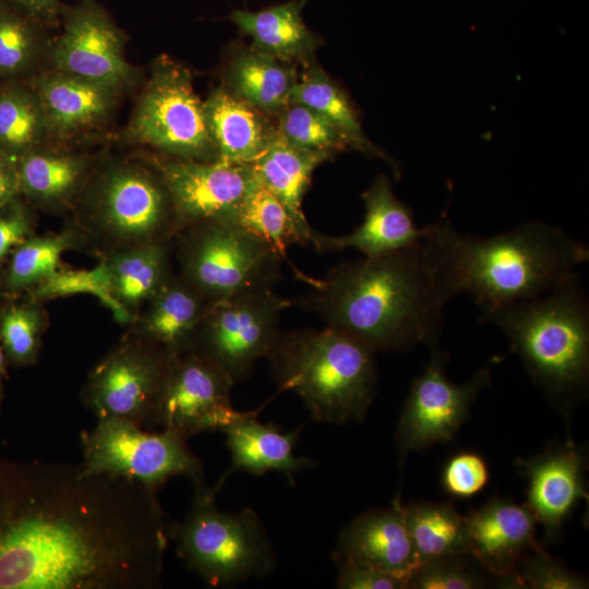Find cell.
Segmentation results:
<instances>
[{"instance_id":"obj_24","label":"cell","mask_w":589,"mask_h":589,"mask_svg":"<svg viewBox=\"0 0 589 589\" xmlns=\"http://www.w3.org/2000/svg\"><path fill=\"white\" fill-rule=\"evenodd\" d=\"M208 303L183 278L172 276L148 301L140 338L175 358L192 351Z\"/></svg>"},{"instance_id":"obj_6","label":"cell","mask_w":589,"mask_h":589,"mask_svg":"<svg viewBox=\"0 0 589 589\" xmlns=\"http://www.w3.org/2000/svg\"><path fill=\"white\" fill-rule=\"evenodd\" d=\"M193 498L183 519L170 527L178 556L213 587H227L271 575L277 561L268 536L252 508L221 512L217 486L193 484Z\"/></svg>"},{"instance_id":"obj_11","label":"cell","mask_w":589,"mask_h":589,"mask_svg":"<svg viewBox=\"0 0 589 589\" xmlns=\"http://www.w3.org/2000/svg\"><path fill=\"white\" fill-rule=\"evenodd\" d=\"M291 301L272 289L212 303L199 327L192 351L209 360L236 384L266 358Z\"/></svg>"},{"instance_id":"obj_4","label":"cell","mask_w":589,"mask_h":589,"mask_svg":"<svg viewBox=\"0 0 589 589\" xmlns=\"http://www.w3.org/2000/svg\"><path fill=\"white\" fill-rule=\"evenodd\" d=\"M497 326L533 384L565 416L589 387V302L579 275L534 299L482 312Z\"/></svg>"},{"instance_id":"obj_16","label":"cell","mask_w":589,"mask_h":589,"mask_svg":"<svg viewBox=\"0 0 589 589\" xmlns=\"http://www.w3.org/2000/svg\"><path fill=\"white\" fill-rule=\"evenodd\" d=\"M169 193L178 232L205 221H233L259 183L250 164L172 159L157 166Z\"/></svg>"},{"instance_id":"obj_12","label":"cell","mask_w":589,"mask_h":589,"mask_svg":"<svg viewBox=\"0 0 589 589\" xmlns=\"http://www.w3.org/2000/svg\"><path fill=\"white\" fill-rule=\"evenodd\" d=\"M172 359L141 338L127 341L92 370L82 402L97 419L125 420L151 430Z\"/></svg>"},{"instance_id":"obj_34","label":"cell","mask_w":589,"mask_h":589,"mask_svg":"<svg viewBox=\"0 0 589 589\" xmlns=\"http://www.w3.org/2000/svg\"><path fill=\"white\" fill-rule=\"evenodd\" d=\"M73 232L31 236L10 254L5 287L11 291L34 288L58 271L61 255L75 245Z\"/></svg>"},{"instance_id":"obj_30","label":"cell","mask_w":589,"mask_h":589,"mask_svg":"<svg viewBox=\"0 0 589 589\" xmlns=\"http://www.w3.org/2000/svg\"><path fill=\"white\" fill-rule=\"evenodd\" d=\"M303 64V72L298 75L291 92L290 104L304 105L320 112L338 128L349 148L387 161L398 175L397 165L364 134L351 101L338 84L313 59Z\"/></svg>"},{"instance_id":"obj_15","label":"cell","mask_w":589,"mask_h":589,"mask_svg":"<svg viewBox=\"0 0 589 589\" xmlns=\"http://www.w3.org/2000/svg\"><path fill=\"white\" fill-rule=\"evenodd\" d=\"M233 385L223 371L194 351L175 357L159 396L155 426L187 438L221 431L252 412L233 408Z\"/></svg>"},{"instance_id":"obj_42","label":"cell","mask_w":589,"mask_h":589,"mask_svg":"<svg viewBox=\"0 0 589 589\" xmlns=\"http://www.w3.org/2000/svg\"><path fill=\"white\" fill-rule=\"evenodd\" d=\"M31 236L29 213L16 197L0 209V266L14 249Z\"/></svg>"},{"instance_id":"obj_28","label":"cell","mask_w":589,"mask_h":589,"mask_svg":"<svg viewBox=\"0 0 589 589\" xmlns=\"http://www.w3.org/2000/svg\"><path fill=\"white\" fill-rule=\"evenodd\" d=\"M87 169L83 156L40 145L17 159L20 194L43 207L65 206L83 189Z\"/></svg>"},{"instance_id":"obj_26","label":"cell","mask_w":589,"mask_h":589,"mask_svg":"<svg viewBox=\"0 0 589 589\" xmlns=\"http://www.w3.org/2000/svg\"><path fill=\"white\" fill-rule=\"evenodd\" d=\"M306 0H289L260 11L235 9L229 20L253 39V47L279 61L304 63L313 59L321 38L304 23Z\"/></svg>"},{"instance_id":"obj_43","label":"cell","mask_w":589,"mask_h":589,"mask_svg":"<svg viewBox=\"0 0 589 589\" xmlns=\"http://www.w3.org/2000/svg\"><path fill=\"white\" fill-rule=\"evenodd\" d=\"M337 588L341 589H405L407 584L380 569L363 564H337Z\"/></svg>"},{"instance_id":"obj_14","label":"cell","mask_w":589,"mask_h":589,"mask_svg":"<svg viewBox=\"0 0 589 589\" xmlns=\"http://www.w3.org/2000/svg\"><path fill=\"white\" fill-rule=\"evenodd\" d=\"M62 31L53 44L51 68L110 87L120 94L136 80L125 55L127 37L97 0L63 4Z\"/></svg>"},{"instance_id":"obj_13","label":"cell","mask_w":589,"mask_h":589,"mask_svg":"<svg viewBox=\"0 0 589 589\" xmlns=\"http://www.w3.org/2000/svg\"><path fill=\"white\" fill-rule=\"evenodd\" d=\"M445 358L433 346L429 363L411 384L395 433L401 462L412 452L452 440L491 382L488 366L462 384L452 382L445 371Z\"/></svg>"},{"instance_id":"obj_35","label":"cell","mask_w":589,"mask_h":589,"mask_svg":"<svg viewBox=\"0 0 589 589\" xmlns=\"http://www.w3.org/2000/svg\"><path fill=\"white\" fill-rule=\"evenodd\" d=\"M43 28L0 0V79L17 81L36 69Z\"/></svg>"},{"instance_id":"obj_32","label":"cell","mask_w":589,"mask_h":589,"mask_svg":"<svg viewBox=\"0 0 589 589\" xmlns=\"http://www.w3.org/2000/svg\"><path fill=\"white\" fill-rule=\"evenodd\" d=\"M46 140L45 115L33 86L17 81L0 86V152L17 160Z\"/></svg>"},{"instance_id":"obj_45","label":"cell","mask_w":589,"mask_h":589,"mask_svg":"<svg viewBox=\"0 0 589 589\" xmlns=\"http://www.w3.org/2000/svg\"><path fill=\"white\" fill-rule=\"evenodd\" d=\"M19 195L17 160L0 152V209Z\"/></svg>"},{"instance_id":"obj_38","label":"cell","mask_w":589,"mask_h":589,"mask_svg":"<svg viewBox=\"0 0 589 589\" xmlns=\"http://www.w3.org/2000/svg\"><path fill=\"white\" fill-rule=\"evenodd\" d=\"M75 293H91L111 310L120 322H128L131 315L111 297L101 263L89 271H57L34 287L36 299H48Z\"/></svg>"},{"instance_id":"obj_5","label":"cell","mask_w":589,"mask_h":589,"mask_svg":"<svg viewBox=\"0 0 589 589\" xmlns=\"http://www.w3.org/2000/svg\"><path fill=\"white\" fill-rule=\"evenodd\" d=\"M376 352L339 329L280 333L267 354L278 393L292 392L314 421L364 419L375 396Z\"/></svg>"},{"instance_id":"obj_27","label":"cell","mask_w":589,"mask_h":589,"mask_svg":"<svg viewBox=\"0 0 589 589\" xmlns=\"http://www.w3.org/2000/svg\"><path fill=\"white\" fill-rule=\"evenodd\" d=\"M167 241L117 248L101 262L111 297L130 315L171 277Z\"/></svg>"},{"instance_id":"obj_46","label":"cell","mask_w":589,"mask_h":589,"mask_svg":"<svg viewBox=\"0 0 589 589\" xmlns=\"http://www.w3.org/2000/svg\"><path fill=\"white\" fill-rule=\"evenodd\" d=\"M5 354L3 352V349L0 347V377L7 375V365H5Z\"/></svg>"},{"instance_id":"obj_41","label":"cell","mask_w":589,"mask_h":589,"mask_svg":"<svg viewBox=\"0 0 589 589\" xmlns=\"http://www.w3.org/2000/svg\"><path fill=\"white\" fill-rule=\"evenodd\" d=\"M489 477L488 465L479 454L461 452L445 464L442 483L452 496L468 498L483 490Z\"/></svg>"},{"instance_id":"obj_1","label":"cell","mask_w":589,"mask_h":589,"mask_svg":"<svg viewBox=\"0 0 589 589\" xmlns=\"http://www.w3.org/2000/svg\"><path fill=\"white\" fill-rule=\"evenodd\" d=\"M155 491L80 465L0 458V589H154L170 539Z\"/></svg>"},{"instance_id":"obj_39","label":"cell","mask_w":589,"mask_h":589,"mask_svg":"<svg viewBox=\"0 0 589 589\" xmlns=\"http://www.w3.org/2000/svg\"><path fill=\"white\" fill-rule=\"evenodd\" d=\"M512 588L585 589L588 581L541 548L529 552L517 563Z\"/></svg>"},{"instance_id":"obj_2","label":"cell","mask_w":589,"mask_h":589,"mask_svg":"<svg viewBox=\"0 0 589 589\" xmlns=\"http://www.w3.org/2000/svg\"><path fill=\"white\" fill-rule=\"evenodd\" d=\"M428 226L413 245L339 263L291 304L376 353L435 346L456 293L435 224Z\"/></svg>"},{"instance_id":"obj_44","label":"cell","mask_w":589,"mask_h":589,"mask_svg":"<svg viewBox=\"0 0 589 589\" xmlns=\"http://www.w3.org/2000/svg\"><path fill=\"white\" fill-rule=\"evenodd\" d=\"M15 11L43 27L60 24L61 0H3Z\"/></svg>"},{"instance_id":"obj_23","label":"cell","mask_w":589,"mask_h":589,"mask_svg":"<svg viewBox=\"0 0 589 589\" xmlns=\"http://www.w3.org/2000/svg\"><path fill=\"white\" fill-rule=\"evenodd\" d=\"M205 119L217 158L252 164L267 148L276 128L266 115L231 94L214 89L204 101Z\"/></svg>"},{"instance_id":"obj_8","label":"cell","mask_w":589,"mask_h":589,"mask_svg":"<svg viewBox=\"0 0 589 589\" xmlns=\"http://www.w3.org/2000/svg\"><path fill=\"white\" fill-rule=\"evenodd\" d=\"M82 470L139 482L157 492L170 478L182 476L192 484L204 480L200 458L188 438L169 430L152 432L120 419H97L81 433Z\"/></svg>"},{"instance_id":"obj_21","label":"cell","mask_w":589,"mask_h":589,"mask_svg":"<svg viewBox=\"0 0 589 589\" xmlns=\"http://www.w3.org/2000/svg\"><path fill=\"white\" fill-rule=\"evenodd\" d=\"M362 200L364 216L359 227L340 237L316 232L313 247L320 251L354 249L363 256H376L413 245L428 233L429 226H416L411 209L395 195L385 175L374 179Z\"/></svg>"},{"instance_id":"obj_33","label":"cell","mask_w":589,"mask_h":589,"mask_svg":"<svg viewBox=\"0 0 589 589\" xmlns=\"http://www.w3.org/2000/svg\"><path fill=\"white\" fill-rule=\"evenodd\" d=\"M233 221L268 243L298 278L308 285L313 283L314 278L296 268L287 255L291 244L304 245L293 219L286 207L260 182L241 205Z\"/></svg>"},{"instance_id":"obj_7","label":"cell","mask_w":589,"mask_h":589,"mask_svg":"<svg viewBox=\"0 0 589 589\" xmlns=\"http://www.w3.org/2000/svg\"><path fill=\"white\" fill-rule=\"evenodd\" d=\"M182 276L208 303L272 289L281 257L235 221H205L183 228Z\"/></svg>"},{"instance_id":"obj_36","label":"cell","mask_w":589,"mask_h":589,"mask_svg":"<svg viewBox=\"0 0 589 589\" xmlns=\"http://www.w3.org/2000/svg\"><path fill=\"white\" fill-rule=\"evenodd\" d=\"M277 116L278 133L296 147L329 157L349 148L338 128L312 108L289 104Z\"/></svg>"},{"instance_id":"obj_37","label":"cell","mask_w":589,"mask_h":589,"mask_svg":"<svg viewBox=\"0 0 589 589\" xmlns=\"http://www.w3.org/2000/svg\"><path fill=\"white\" fill-rule=\"evenodd\" d=\"M43 312L34 304H13L0 314V341L5 357L19 365L33 364L44 330Z\"/></svg>"},{"instance_id":"obj_3","label":"cell","mask_w":589,"mask_h":589,"mask_svg":"<svg viewBox=\"0 0 589 589\" xmlns=\"http://www.w3.org/2000/svg\"><path fill=\"white\" fill-rule=\"evenodd\" d=\"M435 227L456 296L469 294L482 312L544 296L589 261L585 243L540 220L482 237L457 231L444 213Z\"/></svg>"},{"instance_id":"obj_9","label":"cell","mask_w":589,"mask_h":589,"mask_svg":"<svg viewBox=\"0 0 589 589\" xmlns=\"http://www.w3.org/2000/svg\"><path fill=\"white\" fill-rule=\"evenodd\" d=\"M127 136L176 159L217 158L204 101L195 94L191 72L167 56L154 61L128 124Z\"/></svg>"},{"instance_id":"obj_40","label":"cell","mask_w":589,"mask_h":589,"mask_svg":"<svg viewBox=\"0 0 589 589\" xmlns=\"http://www.w3.org/2000/svg\"><path fill=\"white\" fill-rule=\"evenodd\" d=\"M464 555L444 557L419 565L408 588L412 589H477L484 580L464 561Z\"/></svg>"},{"instance_id":"obj_19","label":"cell","mask_w":589,"mask_h":589,"mask_svg":"<svg viewBox=\"0 0 589 589\" xmlns=\"http://www.w3.org/2000/svg\"><path fill=\"white\" fill-rule=\"evenodd\" d=\"M333 558L337 564L356 563L388 573L407 584L419 566L408 532L404 506L368 510L339 534Z\"/></svg>"},{"instance_id":"obj_10","label":"cell","mask_w":589,"mask_h":589,"mask_svg":"<svg viewBox=\"0 0 589 589\" xmlns=\"http://www.w3.org/2000/svg\"><path fill=\"white\" fill-rule=\"evenodd\" d=\"M88 209L95 229L117 248L168 240L178 232L161 177L135 163L107 167L93 185Z\"/></svg>"},{"instance_id":"obj_18","label":"cell","mask_w":589,"mask_h":589,"mask_svg":"<svg viewBox=\"0 0 589 589\" xmlns=\"http://www.w3.org/2000/svg\"><path fill=\"white\" fill-rule=\"evenodd\" d=\"M468 555L512 588L517 563L529 552L541 549L536 540V518L526 505L507 498H493L465 516Z\"/></svg>"},{"instance_id":"obj_25","label":"cell","mask_w":589,"mask_h":589,"mask_svg":"<svg viewBox=\"0 0 589 589\" xmlns=\"http://www.w3.org/2000/svg\"><path fill=\"white\" fill-rule=\"evenodd\" d=\"M328 158L326 154L293 146L276 129L267 148L250 164L259 182L289 212L304 245H313L316 232L305 219L302 200L314 169Z\"/></svg>"},{"instance_id":"obj_17","label":"cell","mask_w":589,"mask_h":589,"mask_svg":"<svg viewBox=\"0 0 589 589\" xmlns=\"http://www.w3.org/2000/svg\"><path fill=\"white\" fill-rule=\"evenodd\" d=\"M587 462L585 447L572 441L549 444L542 453L515 461L528 480L525 505L542 525L548 542L558 539L577 505L589 500L585 486Z\"/></svg>"},{"instance_id":"obj_31","label":"cell","mask_w":589,"mask_h":589,"mask_svg":"<svg viewBox=\"0 0 589 589\" xmlns=\"http://www.w3.org/2000/svg\"><path fill=\"white\" fill-rule=\"evenodd\" d=\"M418 564L468 555L465 516L452 504L420 502L404 506Z\"/></svg>"},{"instance_id":"obj_47","label":"cell","mask_w":589,"mask_h":589,"mask_svg":"<svg viewBox=\"0 0 589 589\" xmlns=\"http://www.w3.org/2000/svg\"><path fill=\"white\" fill-rule=\"evenodd\" d=\"M0 402H1V390H0Z\"/></svg>"},{"instance_id":"obj_20","label":"cell","mask_w":589,"mask_h":589,"mask_svg":"<svg viewBox=\"0 0 589 589\" xmlns=\"http://www.w3.org/2000/svg\"><path fill=\"white\" fill-rule=\"evenodd\" d=\"M46 120L47 139L68 140L104 125L120 93L92 81L48 69L32 84Z\"/></svg>"},{"instance_id":"obj_29","label":"cell","mask_w":589,"mask_h":589,"mask_svg":"<svg viewBox=\"0 0 589 589\" xmlns=\"http://www.w3.org/2000/svg\"><path fill=\"white\" fill-rule=\"evenodd\" d=\"M297 80L293 63L279 61L255 48L238 53L226 73L231 94L265 115L275 116L290 104Z\"/></svg>"},{"instance_id":"obj_22","label":"cell","mask_w":589,"mask_h":589,"mask_svg":"<svg viewBox=\"0 0 589 589\" xmlns=\"http://www.w3.org/2000/svg\"><path fill=\"white\" fill-rule=\"evenodd\" d=\"M257 413L259 410L252 411L220 431L226 436L231 465L220 479L218 489L237 470L254 476L276 471L294 484V474L316 466L315 461L294 455L300 429L281 433L273 424L259 422Z\"/></svg>"}]
</instances>
